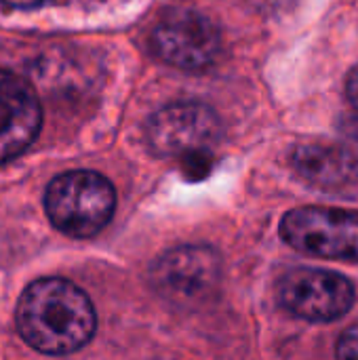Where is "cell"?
I'll return each mask as SVG.
<instances>
[{
    "label": "cell",
    "mask_w": 358,
    "mask_h": 360,
    "mask_svg": "<svg viewBox=\"0 0 358 360\" xmlns=\"http://www.w3.org/2000/svg\"><path fill=\"white\" fill-rule=\"evenodd\" d=\"M279 302L298 319L329 323L352 308L354 287L342 274L317 268H298L281 278Z\"/></svg>",
    "instance_id": "cell-5"
},
{
    "label": "cell",
    "mask_w": 358,
    "mask_h": 360,
    "mask_svg": "<svg viewBox=\"0 0 358 360\" xmlns=\"http://www.w3.org/2000/svg\"><path fill=\"white\" fill-rule=\"evenodd\" d=\"M291 160L295 171L319 188H344L357 177V158L342 146L304 143Z\"/></svg>",
    "instance_id": "cell-9"
},
{
    "label": "cell",
    "mask_w": 358,
    "mask_h": 360,
    "mask_svg": "<svg viewBox=\"0 0 358 360\" xmlns=\"http://www.w3.org/2000/svg\"><path fill=\"white\" fill-rule=\"evenodd\" d=\"M2 2H6L11 6H40L49 0H2Z\"/></svg>",
    "instance_id": "cell-12"
},
{
    "label": "cell",
    "mask_w": 358,
    "mask_h": 360,
    "mask_svg": "<svg viewBox=\"0 0 358 360\" xmlns=\"http://www.w3.org/2000/svg\"><path fill=\"white\" fill-rule=\"evenodd\" d=\"M152 283L177 304L203 302L219 283V257L203 245H186L165 253L152 268Z\"/></svg>",
    "instance_id": "cell-7"
},
{
    "label": "cell",
    "mask_w": 358,
    "mask_h": 360,
    "mask_svg": "<svg viewBox=\"0 0 358 360\" xmlns=\"http://www.w3.org/2000/svg\"><path fill=\"white\" fill-rule=\"evenodd\" d=\"M42 124L36 93L15 74L0 70V165L32 146Z\"/></svg>",
    "instance_id": "cell-8"
},
{
    "label": "cell",
    "mask_w": 358,
    "mask_h": 360,
    "mask_svg": "<svg viewBox=\"0 0 358 360\" xmlns=\"http://www.w3.org/2000/svg\"><path fill=\"white\" fill-rule=\"evenodd\" d=\"M95 310L87 293L65 278L32 283L17 306L21 338L42 354H70L80 350L95 333Z\"/></svg>",
    "instance_id": "cell-1"
},
{
    "label": "cell",
    "mask_w": 358,
    "mask_h": 360,
    "mask_svg": "<svg viewBox=\"0 0 358 360\" xmlns=\"http://www.w3.org/2000/svg\"><path fill=\"white\" fill-rule=\"evenodd\" d=\"M255 6H268V8H274V6H279V4H285V2H289V0H251Z\"/></svg>",
    "instance_id": "cell-13"
},
{
    "label": "cell",
    "mask_w": 358,
    "mask_h": 360,
    "mask_svg": "<svg viewBox=\"0 0 358 360\" xmlns=\"http://www.w3.org/2000/svg\"><path fill=\"white\" fill-rule=\"evenodd\" d=\"M338 356L342 359H358V325L344 331L338 342Z\"/></svg>",
    "instance_id": "cell-10"
},
{
    "label": "cell",
    "mask_w": 358,
    "mask_h": 360,
    "mask_svg": "<svg viewBox=\"0 0 358 360\" xmlns=\"http://www.w3.org/2000/svg\"><path fill=\"white\" fill-rule=\"evenodd\" d=\"M150 46L158 59L173 68L203 72L217 61L222 34L203 13L192 8H173L154 25Z\"/></svg>",
    "instance_id": "cell-3"
},
{
    "label": "cell",
    "mask_w": 358,
    "mask_h": 360,
    "mask_svg": "<svg viewBox=\"0 0 358 360\" xmlns=\"http://www.w3.org/2000/svg\"><path fill=\"white\" fill-rule=\"evenodd\" d=\"M217 114L196 101H179L158 110L148 124V141L160 156H196L219 139Z\"/></svg>",
    "instance_id": "cell-6"
},
{
    "label": "cell",
    "mask_w": 358,
    "mask_h": 360,
    "mask_svg": "<svg viewBox=\"0 0 358 360\" xmlns=\"http://www.w3.org/2000/svg\"><path fill=\"white\" fill-rule=\"evenodd\" d=\"M116 192L93 171H70L55 177L44 192V209L57 230L74 238L101 232L114 215Z\"/></svg>",
    "instance_id": "cell-2"
},
{
    "label": "cell",
    "mask_w": 358,
    "mask_h": 360,
    "mask_svg": "<svg viewBox=\"0 0 358 360\" xmlns=\"http://www.w3.org/2000/svg\"><path fill=\"white\" fill-rule=\"evenodd\" d=\"M281 236L293 249L327 259L358 262V213L302 207L283 217Z\"/></svg>",
    "instance_id": "cell-4"
},
{
    "label": "cell",
    "mask_w": 358,
    "mask_h": 360,
    "mask_svg": "<svg viewBox=\"0 0 358 360\" xmlns=\"http://www.w3.org/2000/svg\"><path fill=\"white\" fill-rule=\"evenodd\" d=\"M346 95H348V101L352 103V108L358 112V68L352 70V74L348 76V82H346Z\"/></svg>",
    "instance_id": "cell-11"
}]
</instances>
